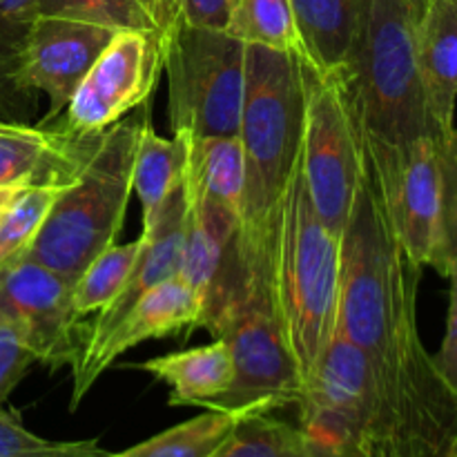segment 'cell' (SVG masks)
<instances>
[{"instance_id":"6da1fadb","label":"cell","mask_w":457,"mask_h":457,"mask_svg":"<svg viewBox=\"0 0 457 457\" xmlns=\"http://www.w3.org/2000/svg\"><path fill=\"white\" fill-rule=\"evenodd\" d=\"M420 277L422 268L393 232L364 145V172L342 237L337 321L375 379L361 457H451L457 449V393L420 337Z\"/></svg>"},{"instance_id":"7a4b0ae2","label":"cell","mask_w":457,"mask_h":457,"mask_svg":"<svg viewBox=\"0 0 457 457\" xmlns=\"http://www.w3.org/2000/svg\"><path fill=\"white\" fill-rule=\"evenodd\" d=\"M303 87L297 56L245 47V94L239 138L245 183L237 254L245 286L270 281L281 201L302 156Z\"/></svg>"},{"instance_id":"3957f363","label":"cell","mask_w":457,"mask_h":457,"mask_svg":"<svg viewBox=\"0 0 457 457\" xmlns=\"http://www.w3.org/2000/svg\"><path fill=\"white\" fill-rule=\"evenodd\" d=\"M420 4L422 0H360L357 4L342 74L361 132L382 145L440 137L418 61Z\"/></svg>"},{"instance_id":"277c9868","label":"cell","mask_w":457,"mask_h":457,"mask_svg":"<svg viewBox=\"0 0 457 457\" xmlns=\"http://www.w3.org/2000/svg\"><path fill=\"white\" fill-rule=\"evenodd\" d=\"M272 293L281 330L297 361L302 384H306L337 330L342 239L317 214L302 161L281 201L272 257Z\"/></svg>"},{"instance_id":"5b68a950","label":"cell","mask_w":457,"mask_h":457,"mask_svg":"<svg viewBox=\"0 0 457 457\" xmlns=\"http://www.w3.org/2000/svg\"><path fill=\"white\" fill-rule=\"evenodd\" d=\"M145 116L119 120L101 134L16 262H36L76 284L85 268L116 244L132 195L134 154Z\"/></svg>"},{"instance_id":"8992f818","label":"cell","mask_w":457,"mask_h":457,"mask_svg":"<svg viewBox=\"0 0 457 457\" xmlns=\"http://www.w3.org/2000/svg\"><path fill=\"white\" fill-rule=\"evenodd\" d=\"M205 328L230 346L235 379L221 397L204 409L226 411L244 420L297 406L302 375L281 330L270 281L245 286Z\"/></svg>"},{"instance_id":"52a82bcc","label":"cell","mask_w":457,"mask_h":457,"mask_svg":"<svg viewBox=\"0 0 457 457\" xmlns=\"http://www.w3.org/2000/svg\"><path fill=\"white\" fill-rule=\"evenodd\" d=\"M303 87L302 172L324 226L342 239L364 172L360 128L342 70H321L297 54Z\"/></svg>"},{"instance_id":"ba28073f","label":"cell","mask_w":457,"mask_h":457,"mask_svg":"<svg viewBox=\"0 0 457 457\" xmlns=\"http://www.w3.org/2000/svg\"><path fill=\"white\" fill-rule=\"evenodd\" d=\"M244 40L177 18L165 31L170 125L186 137H239L245 94Z\"/></svg>"},{"instance_id":"9c48e42d","label":"cell","mask_w":457,"mask_h":457,"mask_svg":"<svg viewBox=\"0 0 457 457\" xmlns=\"http://www.w3.org/2000/svg\"><path fill=\"white\" fill-rule=\"evenodd\" d=\"M297 427L337 457H361L375 409V379L364 353L335 330L320 364L303 384Z\"/></svg>"},{"instance_id":"30bf717a","label":"cell","mask_w":457,"mask_h":457,"mask_svg":"<svg viewBox=\"0 0 457 457\" xmlns=\"http://www.w3.org/2000/svg\"><path fill=\"white\" fill-rule=\"evenodd\" d=\"M163 31H114L65 107L58 125L74 137H101L128 112L147 103L163 71Z\"/></svg>"},{"instance_id":"8fae6325","label":"cell","mask_w":457,"mask_h":457,"mask_svg":"<svg viewBox=\"0 0 457 457\" xmlns=\"http://www.w3.org/2000/svg\"><path fill=\"white\" fill-rule=\"evenodd\" d=\"M74 284L36 262L0 268V326L56 370L74 364L87 342V326L71 303Z\"/></svg>"},{"instance_id":"7c38bea8","label":"cell","mask_w":457,"mask_h":457,"mask_svg":"<svg viewBox=\"0 0 457 457\" xmlns=\"http://www.w3.org/2000/svg\"><path fill=\"white\" fill-rule=\"evenodd\" d=\"M393 232L411 263H433L440 223V156L437 138L409 145H382L364 137Z\"/></svg>"},{"instance_id":"4fadbf2b","label":"cell","mask_w":457,"mask_h":457,"mask_svg":"<svg viewBox=\"0 0 457 457\" xmlns=\"http://www.w3.org/2000/svg\"><path fill=\"white\" fill-rule=\"evenodd\" d=\"M112 36L114 31L92 22L36 16L22 43L13 83L22 96L29 92L47 94L49 112L43 125L65 112L76 87Z\"/></svg>"},{"instance_id":"5bb4252c","label":"cell","mask_w":457,"mask_h":457,"mask_svg":"<svg viewBox=\"0 0 457 457\" xmlns=\"http://www.w3.org/2000/svg\"><path fill=\"white\" fill-rule=\"evenodd\" d=\"M201 311V299L179 277L152 288L105 339L80 353L79 360L71 364V411L79 409L89 388L123 353L147 339L196 328Z\"/></svg>"},{"instance_id":"9a60e30c","label":"cell","mask_w":457,"mask_h":457,"mask_svg":"<svg viewBox=\"0 0 457 457\" xmlns=\"http://www.w3.org/2000/svg\"><path fill=\"white\" fill-rule=\"evenodd\" d=\"M187 228V196L183 181L179 183L161 208L159 217L152 226L143 228V248L137 259L128 284L123 286L114 302L96 312V320L87 326V342L83 351L96 346L116 328L120 320L163 281L179 277L183 259V244H186ZM80 351V353H83Z\"/></svg>"},{"instance_id":"2e32d148","label":"cell","mask_w":457,"mask_h":457,"mask_svg":"<svg viewBox=\"0 0 457 457\" xmlns=\"http://www.w3.org/2000/svg\"><path fill=\"white\" fill-rule=\"evenodd\" d=\"M98 138L0 119V187L71 181Z\"/></svg>"},{"instance_id":"e0dca14e","label":"cell","mask_w":457,"mask_h":457,"mask_svg":"<svg viewBox=\"0 0 457 457\" xmlns=\"http://www.w3.org/2000/svg\"><path fill=\"white\" fill-rule=\"evenodd\" d=\"M186 196L187 228L179 279L201 299V306H205L235 263L239 217L217 201L187 192Z\"/></svg>"},{"instance_id":"ac0fdd59","label":"cell","mask_w":457,"mask_h":457,"mask_svg":"<svg viewBox=\"0 0 457 457\" xmlns=\"http://www.w3.org/2000/svg\"><path fill=\"white\" fill-rule=\"evenodd\" d=\"M418 61L428 110L442 137L455 128L457 0H422L418 16Z\"/></svg>"},{"instance_id":"d6986e66","label":"cell","mask_w":457,"mask_h":457,"mask_svg":"<svg viewBox=\"0 0 457 457\" xmlns=\"http://www.w3.org/2000/svg\"><path fill=\"white\" fill-rule=\"evenodd\" d=\"M141 370L170 388V406L210 404L230 388L235 364L226 339L143 361Z\"/></svg>"},{"instance_id":"ffe728a7","label":"cell","mask_w":457,"mask_h":457,"mask_svg":"<svg viewBox=\"0 0 457 457\" xmlns=\"http://www.w3.org/2000/svg\"><path fill=\"white\" fill-rule=\"evenodd\" d=\"M186 137V134H183ZM183 186L192 196L217 201L239 217L244 204L245 159L239 137H186Z\"/></svg>"},{"instance_id":"44dd1931","label":"cell","mask_w":457,"mask_h":457,"mask_svg":"<svg viewBox=\"0 0 457 457\" xmlns=\"http://www.w3.org/2000/svg\"><path fill=\"white\" fill-rule=\"evenodd\" d=\"M186 156V137L183 134H174V138L159 137L152 128L150 116H145L132 165V192L141 201L143 228L152 226L168 196L183 181Z\"/></svg>"},{"instance_id":"7402d4cb","label":"cell","mask_w":457,"mask_h":457,"mask_svg":"<svg viewBox=\"0 0 457 457\" xmlns=\"http://www.w3.org/2000/svg\"><path fill=\"white\" fill-rule=\"evenodd\" d=\"M360 0H290L303 54L321 70H342Z\"/></svg>"},{"instance_id":"603a6c76","label":"cell","mask_w":457,"mask_h":457,"mask_svg":"<svg viewBox=\"0 0 457 457\" xmlns=\"http://www.w3.org/2000/svg\"><path fill=\"white\" fill-rule=\"evenodd\" d=\"M241 418L226 411L205 409L204 415L177 424L137 446L101 457H212L232 436Z\"/></svg>"},{"instance_id":"cb8c5ba5","label":"cell","mask_w":457,"mask_h":457,"mask_svg":"<svg viewBox=\"0 0 457 457\" xmlns=\"http://www.w3.org/2000/svg\"><path fill=\"white\" fill-rule=\"evenodd\" d=\"M212 457H337L321 449L299 427L272 415L239 420Z\"/></svg>"},{"instance_id":"d4e9b609","label":"cell","mask_w":457,"mask_h":457,"mask_svg":"<svg viewBox=\"0 0 457 457\" xmlns=\"http://www.w3.org/2000/svg\"><path fill=\"white\" fill-rule=\"evenodd\" d=\"M228 34L245 45H262L277 52H303L290 0H235Z\"/></svg>"},{"instance_id":"484cf974","label":"cell","mask_w":457,"mask_h":457,"mask_svg":"<svg viewBox=\"0 0 457 457\" xmlns=\"http://www.w3.org/2000/svg\"><path fill=\"white\" fill-rule=\"evenodd\" d=\"M143 239L125 245H110L103 250L92 263L83 270V275L76 279L71 290V303L80 317H87L92 312L103 311L116 299V295L123 290L132 275L137 259L141 254Z\"/></svg>"},{"instance_id":"4316f807","label":"cell","mask_w":457,"mask_h":457,"mask_svg":"<svg viewBox=\"0 0 457 457\" xmlns=\"http://www.w3.org/2000/svg\"><path fill=\"white\" fill-rule=\"evenodd\" d=\"M67 183L27 186L9 205L4 217L0 219V268L16 262L29 248Z\"/></svg>"},{"instance_id":"83f0119b","label":"cell","mask_w":457,"mask_h":457,"mask_svg":"<svg viewBox=\"0 0 457 457\" xmlns=\"http://www.w3.org/2000/svg\"><path fill=\"white\" fill-rule=\"evenodd\" d=\"M36 16L70 18L107 27L112 31L159 29L138 0H36Z\"/></svg>"},{"instance_id":"f1b7e54d","label":"cell","mask_w":457,"mask_h":457,"mask_svg":"<svg viewBox=\"0 0 457 457\" xmlns=\"http://www.w3.org/2000/svg\"><path fill=\"white\" fill-rule=\"evenodd\" d=\"M440 156V223L431 268L449 277L457 268V128L437 138Z\"/></svg>"},{"instance_id":"f546056e","label":"cell","mask_w":457,"mask_h":457,"mask_svg":"<svg viewBox=\"0 0 457 457\" xmlns=\"http://www.w3.org/2000/svg\"><path fill=\"white\" fill-rule=\"evenodd\" d=\"M36 21V0H0V112H13L22 94L16 89L18 56Z\"/></svg>"},{"instance_id":"4dcf8cb0","label":"cell","mask_w":457,"mask_h":457,"mask_svg":"<svg viewBox=\"0 0 457 457\" xmlns=\"http://www.w3.org/2000/svg\"><path fill=\"white\" fill-rule=\"evenodd\" d=\"M98 440L54 442L27 431L21 420L0 409V457H101Z\"/></svg>"},{"instance_id":"1f68e13d","label":"cell","mask_w":457,"mask_h":457,"mask_svg":"<svg viewBox=\"0 0 457 457\" xmlns=\"http://www.w3.org/2000/svg\"><path fill=\"white\" fill-rule=\"evenodd\" d=\"M36 357L7 326H0V406L27 375Z\"/></svg>"},{"instance_id":"d6a6232c","label":"cell","mask_w":457,"mask_h":457,"mask_svg":"<svg viewBox=\"0 0 457 457\" xmlns=\"http://www.w3.org/2000/svg\"><path fill=\"white\" fill-rule=\"evenodd\" d=\"M451 293H449V317H446V335L442 342L440 353L436 360L437 370L445 382L457 393V268L449 272Z\"/></svg>"},{"instance_id":"836d02e7","label":"cell","mask_w":457,"mask_h":457,"mask_svg":"<svg viewBox=\"0 0 457 457\" xmlns=\"http://www.w3.org/2000/svg\"><path fill=\"white\" fill-rule=\"evenodd\" d=\"M181 18L190 25L208 29H228L235 0H179Z\"/></svg>"},{"instance_id":"e575fe53","label":"cell","mask_w":457,"mask_h":457,"mask_svg":"<svg viewBox=\"0 0 457 457\" xmlns=\"http://www.w3.org/2000/svg\"><path fill=\"white\" fill-rule=\"evenodd\" d=\"M143 4L147 13L152 16V21L156 22L161 31H168L170 27L177 22V18L181 16V4L179 0H138Z\"/></svg>"},{"instance_id":"d590c367","label":"cell","mask_w":457,"mask_h":457,"mask_svg":"<svg viewBox=\"0 0 457 457\" xmlns=\"http://www.w3.org/2000/svg\"><path fill=\"white\" fill-rule=\"evenodd\" d=\"M27 186H9V187H0V219L4 217V212L9 210V205L13 204V201L18 199V195H21L22 190H25Z\"/></svg>"},{"instance_id":"8d00e7d4","label":"cell","mask_w":457,"mask_h":457,"mask_svg":"<svg viewBox=\"0 0 457 457\" xmlns=\"http://www.w3.org/2000/svg\"><path fill=\"white\" fill-rule=\"evenodd\" d=\"M451 457H457V453H455V455H451Z\"/></svg>"},{"instance_id":"74e56055","label":"cell","mask_w":457,"mask_h":457,"mask_svg":"<svg viewBox=\"0 0 457 457\" xmlns=\"http://www.w3.org/2000/svg\"><path fill=\"white\" fill-rule=\"evenodd\" d=\"M455 453H457V449H455ZM455 453H453V455H455Z\"/></svg>"}]
</instances>
